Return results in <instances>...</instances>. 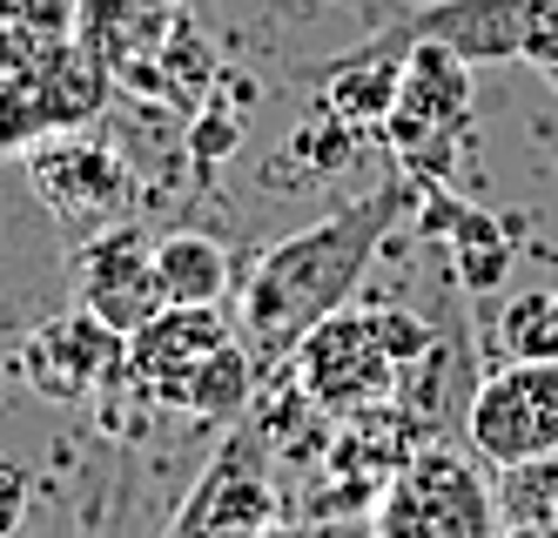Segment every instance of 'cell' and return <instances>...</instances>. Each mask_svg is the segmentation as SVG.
Segmentation results:
<instances>
[{"instance_id": "8fae6325", "label": "cell", "mask_w": 558, "mask_h": 538, "mask_svg": "<svg viewBox=\"0 0 558 538\" xmlns=\"http://www.w3.org/2000/svg\"><path fill=\"white\" fill-rule=\"evenodd\" d=\"M74 303L88 316H101L108 330H135L162 310V289H155V242L135 223H108L95 236H82L74 250Z\"/></svg>"}, {"instance_id": "ffe728a7", "label": "cell", "mask_w": 558, "mask_h": 538, "mask_svg": "<svg viewBox=\"0 0 558 538\" xmlns=\"http://www.w3.org/2000/svg\"><path fill=\"white\" fill-rule=\"evenodd\" d=\"M505 538H558V518H518Z\"/></svg>"}, {"instance_id": "2e32d148", "label": "cell", "mask_w": 558, "mask_h": 538, "mask_svg": "<svg viewBox=\"0 0 558 538\" xmlns=\"http://www.w3.org/2000/svg\"><path fill=\"white\" fill-rule=\"evenodd\" d=\"M243 108H250V81H229V101L209 95L203 108L189 115V162L203 176H216L222 162L243 148Z\"/></svg>"}, {"instance_id": "603a6c76", "label": "cell", "mask_w": 558, "mask_h": 538, "mask_svg": "<svg viewBox=\"0 0 558 538\" xmlns=\"http://www.w3.org/2000/svg\"><path fill=\"white\" fill-rule=\"evenodd\" d=\"M551 518H558V505H551Z\"/></svg>"}, {"instance_id": "9a60e30c", "label": "cell", "mask_w": 558, "mask_h": 538, "mask_svg": "<svg viewBox=\"0 0 558 538\" xmlns=\"http://www.w3.org/2000/svg\"><path fill=\"white\" fill-rule=\"evenodd\" d=\"M492 344L505 363H551L558 357V289H518L498 310Z\"/></svg>"}, {"instance_id": "6da1fadb", "label": "cell", "mask_w": 558, "mask_h": 538, "mask_svg": "<svg viewBox=\"0 0 558 538\" xmlns=\"http://www.w3.org/2000/svg\"><path fill=\"white\" fill-rule=\"evenodd\" d=\"M417 202H424V182L390 169L371 195H356L350 210L310 223V229L283 236L276 250L256 256V270L243 283V316H235V330H243V344H250L263 378L283 370L296 357V344L324 316L350 310L356 283L371 276V263L384 250V236L404 216H417Z\"/></svg>"}, {"instance_id": "9c48e42d", "label": "cell", "mask_w": 558, "mask_h": 538, "mask_svg": "<svg viewBox=\"0 0 558 538\" xmlns=\"http://www.w3.org/2000/svg\"><path fill=\"white\" fill-rule=\"evenodd\" d=\"M417 40H445L471 68L525 61L538 74L558 68V0H430L404 14Z\"/></svg>"}, {"instance_id": "3957f363", "label": "cell", "mask_w": 558, "mask_h": 538, "mask_svg": "<svg viewBox=\"0 0 558 538\" xmlns=\"http://www.w3.org/2000/svg\"><path fill=\"white\" fill-rule=\"evenodd\" d=\"M377 538H505L498 491L477 471V451L430 438L377 491Z\"/></svg>"}, {"instance_id": "7a4b0ae2", "label": "cell", "mask_w": 558, "mask_h": 538, "mask_svg": "<svg viewBox=\"0 0 558 538\" xmlns=\"http://www.w3.org/2000/svg\"><path fill=\"white\" fill-rule=\"evenodd\" d=\"M263 370L243 344V330L222 316V303L155 310L129 337V384L142 404L175 410L189 425H235L256 404Z\"/></svg>"}, {"instance_id": "277c9868", "label": "cell", "mask_w": 558, "mask_h": 538, "mask_svg": "<svg viewBox=\"0 0 558 538\" xmlns=\"http://www.w3.org/2000/svg\"><path fill=\"white\" fill-rule=\"evenodd\" d=\"M471 61L451 55L445 40H411L404 88L384 115V142L417 182H451L458 155L471 148Z\"/></svg>"}, {"instance_id": "8992f818", "label": "cell", "mask_w": 558, "mask_h": 538, "mask_svg": "<svg viewBox=\"0 0 558 538\" xmlns=\"http://www.w3.org/2000/svg\"><path fill=\"white\" fill-rule=\"evenodd\" d=\"M464 444L498 471L558 458V357L498 363L492 378H477L471 410H464Z\"/></svg>"}, {"instance_id": "e0dca14e", "label": "cell", "mask_w": 558, "mask_h": 538, "mask_svg": "<svg viewBox=\"0 0 558 538\" xmlns=\"http://www.w3.org/2000/svg\"><path fill=\"white\" fill-rule=\"evenodd\" d=\"M371 316H377V330H384L390 357L404 363V370H411V363H417V357H424V350L437 344V330H430L424 316H411V310H397V303H384V310H371Z\"/></svg>"}, {"instance_id": "d6986e66", "label": "cell", "mask_w": 558, "mask_h": 538, "mask_svg": "<svg viewBox=\"0 0 558 538\" xmlns=\"http://www.w3.org/2000/svg\"><path fill=\"white\" fill-rule=\"evenodd\" d=\"M21 14H34V21H48V27H68V34H74V0H21Z\"/></svg>"}, {"instance_id": "4fadbf2b", "label": "cell", "mask_w": 558, "mask_h": 538, "mask_svg": "<svg viewBox=\"0 0 558 538\" xmlns=\"http://www.w3.org/2000/svg\"><path fill=\"white\" fill-rule=\"evenodd\" d=\"M411 21L384 27L377 40H364V48H350L343 61H330L324 74H316V88H324V108L337 121H350V129H384V115L397 108V88H404V55H411Z\"/></svg>"}, {"instance_id": "5bb4252c", "label": "cell", "mask_w": 558, "mask_h": 538, "mask_svg": "<svg viewBox=\"0 0 558 538\" xmlns=\"http://www.w3.org/2000/svg\"><path fill=\"white\" fill-rule=\"evenodd\" d=\"M155 289H162V310H195V303H222L229 289V250L216 236L175 229L155 242Z\"/></svg>"}, {"instance_id": "52a82bcc", "label": "cell", "mask_w": 558, "mask_h": 538, "mask_svg": "<svg viewBox=\"0 0 558 538\" xmlns=\"http://www.w3.org/2000/svg\"><path fill=\"white\" fill-rule=\"evenodd\" d=\"M27 182L61 229H82V236H95L108 223H129V202H135V176H129L122 148H108L88 129L34 142L27 148Z\"/></svg>"}, {"instance_id": "7402d4cb", "label": "cell", "mask_w": 558, "mask_h": 538, "mask_svg": "<svg viewBox=\"0 0 558 538\" xmlns=\"http://www.w3.org/2000/svg\"><path fill=\"white\" fill-rule=\"evenodd\" d=\"M14 14H21V0H0V27H8Z\"/></svg>"}, {"instance_id": "7c38bea8", "label": "cell", "mask_w": 558, "mask_h": 538, "mask_svg": "<svg viewBox=\"0 0 558 538\" xmlns=\"http://www.w3.org/2000/svg\"><path fill=\"white\" fill-rule=\"evenodd\" d=\"M182 14L189 0H74V40L108 68L114 88L135 95Z\"/></svg>"}, {"instance_id": "30bf717a", "label": "cell", "mask_w": 558, "mask_h": 538, "mask_svg": "<svg viewBox=\"0 0 558 538\" xmlns=\"http://www.w3.org/2000/svg\"><path fill=\"white\" fill-rule=\"evenodd\" d=\"M21 378L41 391L48 404H88L129 384V337L88 316L82 303L34 323L21 337Z\"/></svg>"}, {"instance_id": "5b68a950", "label": "cell", "mask_w": 558, "mask_h": 538, "mask_svg": "<svg viewBox=\"0 0 558 538\" xmlns=\"http://www.w3.org/2000/svg\"><path fill=\"white\" fill-rule=\"evenodd\" d=\"M283 370L310 391L316 410H330V418L377 410V404L397 397V384H404V363L390 357V344H384V330H377L371 310H337V316H324L296 344V357Z\"/></svg>"}, {"instance_id": "44dd1931", "label": "cell", "mask_w": 558, "mask_h": 538, "mask_svg": "<svg viewBox=\"0 0 558 538\" xmlns=\"http://www.w3.org/2000/svg\"><path fill=\"white\" fill-rule=\"evenodd\" d=\"M256 538H324V531H310V525H283V518H276V525H263Z\"/></svg>"}, {"instance_id": "ac0fdd59", "label": "cell", "mask_w": 558, "mask_h": 538, "mask_svg": "<svg viewBox=\"0 0 558 538\" xmlns=\"http://www.w3.org/2000/svg\"><path fill=\"white\" fill-rule=\"evenodd\" d=\"M27 499H34V478H27V465L0 451V538H14V531H21V518H27Z\"/></svg>"}, {"instance_id": "ba28073f", "label": "cell", "mask_w": 558, "mask_h": 538, "mask_svg": "<svg viewBox=\"0 0 558 538\" xmlns=\"http://www.w3.org/2000/svg\"><path fill=\"white\" fill-rule=\"evenodd\" d=\"M276 525V478H269V438L235 418L229 438L216 444L209 471L189 485L162 538H256Z\"/></svg>"}]
</instances>
